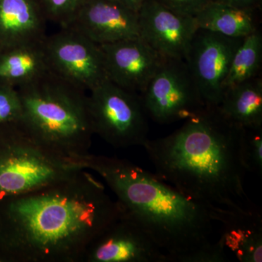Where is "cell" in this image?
Returning <instances> with one entry per match:
<instances>
[{
    "label": "cell",
    "instance_id": "obj_17",
    "mask_svg": "<svg viewBox=\"0 0 262 262\" xmlns=\"http://www.w3.org/2000/svg\"><path fill=\"white\" fill-rule=\"evenodd\" d=\"M44 40L0 50V83L17 88L49 70Z\"/></svg>",
    "mask_w": 262,
    "mask_h": 262
},
{
    "label": "cell",
    "instance_id": "obj_16",
    "mask_svg": "<svg viewBox=\"0 0 262 262\" xmlns=\"http://www.w3.org/2000/svg\"><path fill=\"white\" fill-rule=\"evenodd\" d=\"M217 107L234 125L241 127L262 126L261 75L225 89Z\"/></svg>",
    "mask_w": 262,
    "mask_h": 262
},
{
    "label": "cell",
    "instance_id": "obj_2",
    "mask_svg": "<svg viewBox=\"0 0 262 262\" xmlns=\"http://www.w3.org/2000/svg\"><path fill=\"white\" fill-rule=\"evenodd\" d=\"M242 129L217 106H206L173 134L142 146L155 173L186 195L208 207L242 209L254 206L245 191Z\"/></svg>",
    "mask_w": 262,
    "mask_h": 262
},
{
    "label": "cell",
    "instance_id": "obj_20",
    "mask_svg": "<svg viewBox=\"0 0 262 262\" xmlns=\"http://www.w3.org/2000/svg\"><path fill=\"white\" fill-rule=\"evenodd\" d=\"M239 149L246 171L261 177L262 126L243 127Z\"/></svg>",
    "mask_w": 262,
    "mask_h": 262
},
{
    "label": "cell",
    "instance_id": "obj_23",
    "mask_svg": "<svg viewBox=\"0 0 262 262\" xmlns=\"http://www.w3.org/2000/svg\"><path fill=\"white\" fill-rule=\"evenodd\" d=\"M165 8L179 14L194 17L210 0H155Z\"/></svg>",
    "mask_w": 262,
    "mask_h": 262
},
{
    "label": "cell",
    "instance_id": "obj_6",
    "mask_svg": "<svg viewBox=\"0 0 262 262\" xmlns=\"http://www.w3.org/2000/svg\"><path fill=\"white\" fill-rule=\"evenodd\" d=\"M88 95L94 134L117 148L143 146L149 139L146 113L140 95L108 80Z\"/></svg>",
    "mask_w": 262,
    "mask_h": 262
},
{
    "label": "cell",
    "instance_id": "obj_14",
    "mask_svg": "<svg viewBox=\"0 0 262 262\" xmlns=\"http://www.w3.org/2000/svg\"><path fill=\"white\" fill-rule=\"evenodd\" d=\"M215 223L221 226L216 241L229 261H262V215L256 206L242 209L209 207Z\"/></svg>",
    "mask_w": 262,
    "mask_h": 262
},
{
    "label": "cell",
    "instance_id": "obj_19",
    "mask_svg": "<svg viewBox=\"0 0 262 262\" xmlns=\"http://www.w3.org/2000/svg\"><path fill=\"white\" fill-rule=\"evenodd\" d=\"M261 63L262 34L258 29L244 38L234 53L228 74L224 82V91L229 86L259 76Z\"/></svg>",
    "mask_w": 262,
    "mask_h": 262
},
{
    "label": "cell",
    "instance_id": "obj_4",
    "mask_svg": "<svg viewBox=\"0 0 262 262\" xmlns=\"http://www.w3.org/2000/svg\"><path fill=\"white\" fill-rule=\"evenodd\" d=\"M16 89L22 104L20 128L64 156L75 159L90 153L94 132L89 93L50 70Z\"/></svg>",
    "mask_w": 262,
    "mask_h": 262
},
{
    "label": "cell",
    "instance_id": "obj_22",
    "mask_svg": "<svg viewBox=\"0 0 262 262\" xmlns=\"http://www.w3.org/2000/svg\"><path fill=\"white\" fill-rule=\"evenodd\" d=\"M85 0H36L47 22L65 27Z\"/></svg>",
    "mask_w": 262,
    "mask_h": 262
},
{
    "label": "cell",
    "instance_id": "obj_21",
    "mask_svg": "<svg viewBox=\"0 0 262 262\" xmlns=\"http://www.w3.org/2000/svg\"><path fill=\"white\" fill-rule=\"evenodd\" d=\"M22 104L16 88L0 83V130L19 126Z\"/></svg>",
    "mask_w": 262,
    "mask_h": 262
},
{
    "label": "cell",
    "instance_id": "obj_25",
    "mask_svg": "<svg viewBox=\"0 0 262 262\" xmlns=\"http://www.w3.org/2000/svg\"><path fill=\"white\" fill-rule=\"evenodd\" d=\"M119 3H122V5L130 8V9L134 10L136 12H139L141 5L144 3L145 0H116Z\"/></svg>",
    "mask_w": 262,
    "mask_h": 262
},
{
    "label": "cell",
    "instance_id": "obj_10",
    "mask_svg": "<svg viewBox=\"0 0 262 262\" xmlns=\"http://www.w3.org/2000/svg\"><path fill=\"white\" fill-rule=\"evenodd\" d=\"M80 262H170V260L145 229L123 208L121 214L90 243Z\"/></svg>",
    "mask_w": 262,
    "mask_h": 262
},
{
    "label": "cell",
    "instance_id": "obj_18",
    "mask_svg": "<svg viewBox=\"0 0 262 262\" xmlns=\"http://www.w3.org/2000/svg\"><path fill=\"white\" fill-rule=\"evenodd\" d=\"M259 11L209 2L194 19L198 29L226 37H245L259 29Z\"/></svg>",
    "mask_w": 262,
    "mask_h": 262
},
{
    "label": "cell",
    "instance_id": "obj_24",
    "mask_svg": "<svg viewBox=\"0 0 262 262\" xmlns=\"http://www.w3.org/2000/svg\"><path fill=\"white\" fill-rule=\"evenodd\" d=\"M243 9L261 10L262 0H210Z\"/></svg>",
    "mask_w": 262,
    "mask_h": 262
},
{
    "label": "cell",
    "instance_id": "obj_13",
    "mask_svg": "<svg viewBox=\"0 0 262 262\" xmlns=\"http://www.w3.org/2000/svg\"><path fill=\"white\" fill-rule=\"evenodd\" d=\"M69 27L98 45L139 37L138 12L116 0H85Z\"/></svg>",
    "mask_w": 262,
    "mask_h": 262
},
{
    "label": "cell",
    "instance_id": "obj_11",
    "mask_svg": "<svg viewBox=\"0 0 262 262\" xmlns=\"http://www.w3.org/2000/svg\"><path fill=\"white\" fill-rule=\"evenodd\" d=\"M139 37L165 58L184 60L198 27L194 17L179 14L155 0L138 12Z\"/></svg>",
    "mask_w": 262,
    "mask_h": 262
},
{
    "label": "cell",
    "instance_id": "obj_9",
    "mask_svg": "<svg viewBox=\"0 0 262 262\" xmlns=\"http://www.w3.org/2000/svg\"><path fill=\"white\" fill-rule=\"evenodd\" d=\"M244 38L226 37L203 29L194 34L184 61L206 106L220 104L224 82Z\"/></svg>",
    "mask_w": 262,
    "mask_h": 262
},
{
    "label": "cell",
    "instance_id": "obj_7",
    "mask_svg": "<svg viewBox=\"0 0 262 262\" xmlns=\"http://www.w3.org/2000/svg\"><path fill=\"white\" fill-rule=\"evenodd\" d=\"M140 97L146 113L160 124L187 120L206 106L187 63L175 58L164 59Z\"/></svg>",
    "mask_w": 262,
    "mask_h": 262
},
{
    "label": "cell",
    "instance_id": "obj_5",
    "mask_svg": "<svg viewBox=\"0 0 262 262\" xmlns=\"http://www.w3.org/2000/svg\"><path fill=\"white\" fill-rule=\"evenodd\" d=\"M85 170L19 126L0 130V201L32 192Z\"/></svg>",
    "mask_w": 262,
    "mask_h": 262
},
{
    "label": "cell",
    "instance_id": "obj_15",
    "mask_svg": "<svg viewBox=\"0 0 262 262\" xmlns=\"http://www.w3.org/2000/svg\"><path fill=\"white\" fill-rule=\"evenodd\" d=\"M47 23L36 0H0V50L44 40Z\"/></svg>",
    "mask_w": 262,
    "mask_h": 262
},
{
    "label": "cell",
    "instance_id": "obj_8",
    "mask_svg": "<svg viewBox=\"0 0 262 262\" xmlns=\"http://www.w3.org/2000/svg\"><path fill=\"white\" fill-rule=\"evenodd\" d=\"M44 48L49 70L86 92L108 80L101 46L74 29L46 36Z\"/></svg>",
    "mask_w": 262,
    "mask_h": 262
},
{
    "label": "cell",
    "instance_id": "obj_12",
    "mask_svg": "<svg viewBox=\"0 0 262 262\" xmlns=\"http://www.w3.org/2000/svg\"><path fill=\"white\" fill-rule=\"evenodd\" d=\"M108 80L140 95L165 58L141 37L100 45Z\"/></svg>",
    "mask_w": 262,
    "mask_h": 262
},
{
    "label": "cell",
    "instance_id": "obj_1",
    "mask_svg": "<svg viewBox=\"0 0 262 262\" xmlns=\"http://www.w3.org/2000/svg\"><path fill=\"white\" fill-rule=\"evenodd\" d=\"M123 211L90 170L0 201L3 262H80Z\"/></svg>",
    "mask_w": 262,
    "mask_h": 262
},
{
    "label": "cell",
    "instance_id": "obj_3",
    "mask_svg": "<svg viewBox=\"0 0 262 262\" xmlns=\"http://www.w3.org/2000/svg\"><path fill=\"white\" fill-rule=\"evenodd\" d=\"M77 160L106 183L125 211L152 237L170 262H227L212 241L209 207L126 160L89 153Z\"/></svg>",
    "mask_w": 262,
    "mask_h": 262
}]
</instances>
